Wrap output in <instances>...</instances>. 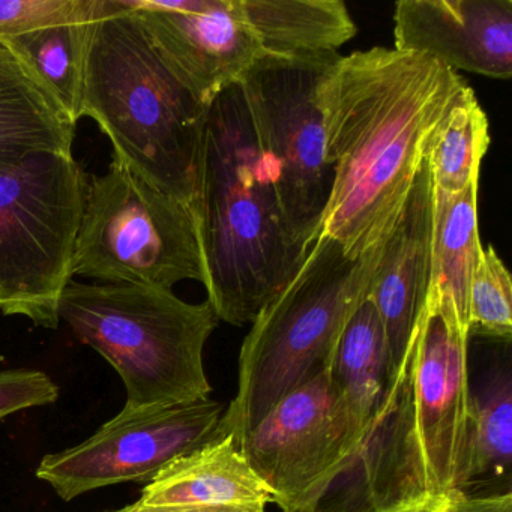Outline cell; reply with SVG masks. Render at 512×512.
<instances>
[{
  "label": "cell",
  "mask_w": 512,
  "mask_h": 512,
  "mask_svg": "<svg viewBox=\"0 0 512 512\" xmlns=\"http://www.w3.org/2000/svg\"><path fill=\"white\" fill-rule=\"evenodd\" d=\"M467 82L445 65L388 47L340 56L319 86L328 206L317 238L356 259L397 226L428 140Z\"/></svg>",
  "instance_id": "1"
},
{
  "label": "cell",
  "mask_w": 512,
  "mask_h": 512,
  "mask_svg": "<svg viewBox=\"0 0 512 512\" xmlns=\"http://www.w3.org/2000/svg\"><path fill=\"white\" fill-rule=\"evenodd\" d=\"M199 230L208 302L233 326L253 323L307 256L290 238L238 85L206 116Z\"/></svg>",
  "instance_id": "2"
},
{
  "label": "cell",
  "mask_w": 512,
  "mask_h": 512,
  "mask_svg": "<svg viewBox=\"0 0 512 512\" xmlns=\"http://www.w3.org/2000/svg\"><path fill=\"white\" fill-rule=\"evenodd\" d=\"M95 23L80 116L94 119L113 160L193 209L199 220L200 166L209 107L166 67L134 14Z\"/></svg>",
  "instance_id": "3"
},
{
  "label": "cell",
  "mask_w": 512,
  "mask_h": 512,
  "mask_svg": "<svg viewBox=\"0 0 512 512\" xmlns=\"http://www.w3.org/2000/svg\"><path fill=\"white\" fill-rule=\"evenodd\" d=\"M385 242L352 259L334 239H316L257 314L239 353L238 392L221 421L238 446L287 394L328 370L344 326L370 292Z\"/></svg>",
  "instance_id": "4"
},
{
  "label": "cell",
  "mask_w": 512,
  "mask_h": 512,
  "mask_svg": "<svg viewBox=\"0 0 512 512\" xmlns=\"http://www.w3.org/2000/svg\"><path fill=\"white\" fill-rule=\"evenodd\" d=\"M58 314L118 371L127 389L125 407L191 403L211 395L203 352L218 317L208 301L190 304L161 287L71 280Z\"/></svg>",
  "instance_id": "5"
},
{
  "label": "cell",
  "mask_w": 512,
  "mask_h": 512,
  "mask_svg": "<svg viewBox=\"0 0 512 512\" xmlns=\"http://www.w3.org/2000/svg\"><path fill=\"white\" fill-rule=\"evenodd\" d=\"M88 176L74 157L35 154L0 167V311L56 329L73 280Z\"/></svg>",
  "instance_id": "6"
},
{
  "label": "cell",
  "mask_w": 512,
  "mask_h": 512,
  "mask_svg": "<svg viewBox=\"0 0 512 512\" xmlns=\"http://www.w3.org/2000/svg\"><path fill=\"white\" fill-rule=\"evenodd\" d=\"M86 184L73 277L172 290L206 284L199 220L193 209L113 160Z\"/></svg>",
  "instance_id": "7"
},
{
  "label": "cell",
  "mask_w": 512,
  "mask_h": 512,
  "mask_svg": "<svg viewBox=\"0 0 512 512\" xmlns=\"http://www.w3.org/2000/svg\"><path fill=\"white\" fill-rule=\"evenodd\" d=\"M338 58L263 53L238 83L290 238L304 253L316 242L331 194L319 86Z\"/></svg>",
  "instance_id": "8"
},
{
  "label": "cell",
  "mask_w": 512,
  "mask_h": 512,
  "mask_svg": "<svg viewBox=\"0 0 512 512\" xmlns=\"http://www.w3.org/2000/svg\"><path fill=\"white\" fill-rule=\"evenodd\" d=\"M239 449L283 512H317L358 454L328 370L287 394Z\"/></svg>",
  "instance_id": "9"
},
{
  "label": "cell",
  "mask_w": 512,
  "mask_h": 512,
  "mask_svg": "<svg viewBox=\"0 0 512 512\" xmlns=\"http://www.w3.org/2000/svg\"><path fill=\"white\" fill-rule=\"evenodd\" d=\"M224 410L212 398L124 407L85 442L46 455L37 476L64 500L122 482L149 484L173 461L226 436Z\"/></svg>",
  "instance_id": "10"
},
{
  "label": "cell",
  "mask_w": 512,
  "mask_h": 512,
  "mask_svg": "<svg viewBox=\"0 0 512 512\" xmlns=\"http://www.w3.org/2000/svg\"><path fill=\"white\" fill-rule=\"evenodd\" d=\"M467 341L452 302L428 293L410 355L413 428L430 499L452 491L460 466L472 395Z\"/></svg>",
  "instance_id": "11"
},
{
  "label": "cell",
  "mask_w": 512,
  "mask_h": 512,
  "mask_svg": "<svg viewBox=\"0 0 512 512\" xmlns=\"http://www.w3.org/2000/svg\"><path fill=\"white\" fill-rule=\"evenodd\" d=\"M142 23L173 76L203 106L238 85L262 58L238 0H119Z\"/></svg>",
  "instance_id": "12"
},
{
  "label": "cell",
  "mask_w": 512,
  "mask_h": 512,
  "mask_svg": "<svg viewBox=\"0 0 512 512\" xmlns=\"http://www.w3.org/2000/svg\"><path fill=\"white\" fill-rule=\"evenodd\" d=\"M394 38V49L427 56L455 73L511 79V0H400Z\"/></svg>",
  "instance_id": "13"
},
{
  "label": "cell",
  "mask_w": 512,
  "mask_h": 512,
  "mask_svg": "<svg viewBox=\"0 0 512 512\" xmlns=\"http://www.w3.org/2000/svg\"><path fill=\"white\" fill-rule=\"evenodd\" d=\"M431 236L433 182L424 161L403 214L383 245L379 269L368 292L382 320L392 367L397 374L430 293Z\"/></svg>",
  "instance_id": "14"
},
{
  "label": "cell",
  "mask_w": 512,
  "mask_h": 512,
  "mask_svg": "<svg viewBox=\"0 0 512 512\" xmlns=\"http://www.w3.org/2000/svg\"><path fill=\"white\" fill-rule=\"evenodd\" d=\"M143 506L268 505L272 493L245 460L232 436H223L173 461L137 500Z\"/></svg>",
  "instance_id": "15"
},
{
  "label": "cell",
  "mask_w": 512,
  "mask_h": 512,
  "mask_svg": "<svg viewBox=\"0 0 512 512\" xmlns=\"http://www.w3.org/2000/svg\"><path fill=\"white\" fill-rule=\"evenodd\" d=\"M328 373L346 407L358 457L397 377L382 320L368 296L344 326Z\"/></svg>",
  "instance_id": "16"
},
{
  "label": "cell",
  "mask_w": 512,
  "mask_h": 512,
  "mask_svg": "<svg viewBox=\"0 0 512 512\" xmlns=\"http://www.w3.org/2000/svg\"><path fill=\"white\" fill-rule=\"evenodd\" d=\"M76 124L0 44V167L35 154L73 157Z\"/></svg>",
  "instance_id": "17"
},
{
  "label": "cell",
  "mask_w": 512,
  "mask_h": 512,
  "mask_svg": "<svg viewBox=\"0 0 512 512\" xmlns=\"http://www.w3.org/2000/svg\"><path fill=\"white\" fill-rule=\"evenodd\" d=\"M511 457L512 377L509 367H497L481 389L470 395L463 452L452 491L466 496L512 493Z\"/></svg>",
  "instance_id": "18"
},
{
  "label": "cell",
  "mask_w": 512,
  "mask_h": 512,
  "mask_svg": "<svg viewBox=\"0 0 512 512\" xmlns=\"http://www.w3.org/2000/svg\"><path fill=\"white\" fill-rule=\"evenodd\" d=\"M266 55L338 52L358 28L340 0H238Z\"/></svg>",
  "instance_id": "19"
},
{
  "label": "cell",
  "mask_w": 512,
  "mask_h": 512,
  "mask_svg": "<svg viewBox=\"0 0 512 512\" xmlns=\"http://www.w3.org/2000/svg\"><path fill=\"white\" fill-rule=\"evenodd\" d=\"M110 11L112 2L103 0V8L95 16L38 29L0 43L31 71L76 125L82 119L86 65L95 23Z\"/></svg>",
  "instance_id": "20"
},
{
  "label": "cell",
  "mask_w": 512,
  "mask_h": 512,
  "mask_svg": "<svg viewBox=\"0 0 512 512\" xmlns=\"http://www.w3.org/2000/svg\"><path fill=\"white\" fill-rule=\"evenodd\" d=\"M479 184L457 194L433 187L430 292L446 296L469 325V289L482 256L478 226Z\"/></svg>",
  "instance_id": "21"
},
{
  "label": "cell",
  "mask_w": 512,
  "mask_h": 512,
  "mask_svg": "<svg viewBox=\"0 0 512 512\" xmlns=\"http://www.w3.org/2000/svg\"><path fill=\"white\" fill-rule=\"evenodd\" d=\"M490 124L470 86L455 98L428 140L425 161L436 190L457 194L479 184L490 148Z\"/></svg>",
  "instance_id": "22"
},
{
  "label": "cell",
  "mask_w": 512,
  "mask_h": 512,
  "mask_svg": "<svg viewBox=\"0 0 512 512\" xmlns=\"http://www.w3.org/2000/svg\"><path fill=\"white\" fill-rule=\"evenodd\" d=\"M467 332L469 337L511 341V275L491 245L482 248L481 260L470 283Z\"/></svg>",
  "instance_id": "23"
},
{
  "label": "cell",
  "mask_w": 512,
  "mask_h": 512,
  "mask_svg": "<svg viewBox=\"0 0 512 512\" xmlns=\"http://www.w3.org/2000/svg\"><path fill=\"white\" fill-rule=\"evenodd\" d=\"M101 8L103 0H0V43L95 16Z\"/></svg>",
  "instance_id": "24"
},
{
  "label": "cell",
  "mask_w": 512,
  "mask_h": 512,
  "mask_svg": "<svg viewBox=\"0 0 512 512\" xmlns=\"http://www.w3.org/2000/svg\"><path fill=\"white\" fill-rule=\"evenodd\" d=\"M58 397V385L43 371H0V422L22 410L55 403Z\"/></svg>",
  "instance_id": "25"
},
{
  "label": "cell",
  "mask_w": 512,
  "mask_h": 512,
  "mask_svg": "<svg viewBox=\"0 0 512 512\" xmlns=\"http://www.w3.org/2000/svg\"><path fill=\"white\" fill-rule=\"evenodd\" d=\"M443 512H512V493L466 496L451 493L442 497Z\"/></svg>",
  "instance_id": "26"
},
{
  "label": "cell",
  "mask_w": 512,
  "mask_h": 512,
  "mask_svg": "<svg viewBox=\"0 0 512 512\" xmlns=\"http://www.w3.org/2000/svg\"><path fill=\"white\" fill-rule=\"evenodd\" d=\"M109 512H266L265 505L143 506L139 502Z\"/></svg>",
  "instance_id": "27"
},
{
  "label": "cell",
  "mask_w": 512,
  "mask_h": 512,
  "mask_svg": "<svg viewBox=\"0 0 512 512\" xmlns=\"http://www.w3.org/2000/svg\"><path fill=\"white\" fill-rule=\"evenodd\" d=\"M403 512H443L442 511V497H433V499L425 500L413 508L406 509Z\"/></svg>",
  "instance_id": "28"
}]
</instances>
